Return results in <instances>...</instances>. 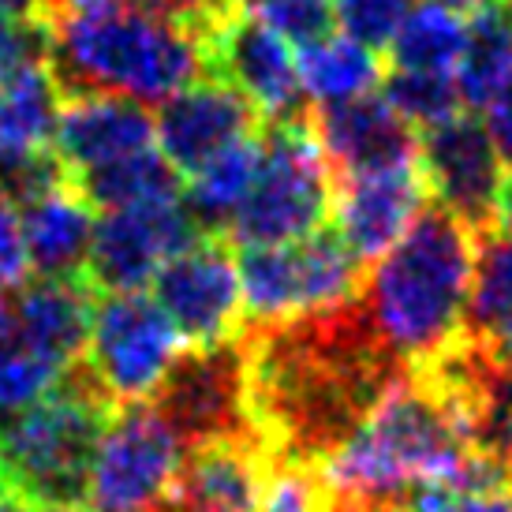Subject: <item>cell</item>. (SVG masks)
<instances>
[{"label":"cell","instance_id":"obj_1","mask_svg":"<svg viewBox=\"0 0 512 512\" xmlns=\"http://www.w3.org/2000/svg\"><path fill=\"white\" fill-rule=\"evenodd\" d=\"M247 404L281 464L322 468L408 367L374 341L359 296L273 326H243Z\"/></svg>","mask_w":512,"mask_h":512},{"label":"cell","instance_id":"obj_2","mask_svg":"<svg viewBox=\"0 0 512 512\" xmlns=\"http://www.w3.org/2000/svg\"><path fill=\"white\" fill-rule=\"evenodd\" d=\"M318 471L329 490L367 509L393 505L415 483L456 490L509 483L498 456L479 445L468 404L430 370H404Z\"/></svg>","mask_w":512,"mask_h":512},{"label":"cell","instance_id":"obj_3","mask_svg":"<svg viewBox=\"0 0 512 512\" xmlns=\"http://www.w3.org/2000/svg\"><path fill=\"white\" fill-rule=\"evenodd\" d=\"M475 262L479 240L464 221L441 206L419 214L359 292V311L385 356L419 370L464 344Z\"/></svg>","mask_w":512,"mask_h":512},{"label":"cell","instance_id":"obj_4","mask_svg":"<svg viewBox=\"0 0 512 512\" xmlns=\"http://www.w3.org/2000/svg\"><path fill=\"white\" fill-rule=\"evenodd\" d=\"M49 72L60 94H116L161 105L210 72V49L143 0L49 19Z\"/></svg>","mask_w":512,"mask_h":512},{"label":"cell","instance_id":"obj_5","mask_svg":"<svg viewBox=\"0 0 512 512\" xmlns=\"http://www.w3.org/2000/svg\"><path fill=\"white\" fill-rule=\"evenodd\" d=\"M113 412L83 367H72L45 400L0 419V490L27 505H79L86 475Z\"/></svg>","mask_w":512,"mask_h":512},{"label":"cell","instance_id":"obj_6","mask_svg":"<svg viewBox=\"0 0 512 512\" xmlns=\"http://www.w3.org/2000/svg\"><path fill=\"white\" fill-rule=\"evenodd\" d=\"M333 206L337 176L329 169L311 124H266L255 187L225 232L243 247L307 240L326 228Z\"/></svg>","mask_w":512,"mask_h":512},{"label":"cell","instance_id":"obj_7","mask_svg":"<svg viewBox=\"0 0 512 512\" xmlns=\"http://www.w3.org/2000/svg\"><path fill=\"white\" fill-rule=\"evenodd\" d=\"M243 326H273L303 314L344 307L363 292V262L337 232H314L307 240L243 247Z\"/></svg>","mask_w":512,"mask_h":512},{"label":"cell","instance_id":"obj_8","mask_svg":"<svg viewBox=\"0 0 512 512\" xmlns=\"http://www.w3.org/2000/svg\"><path fill=\"white\" fill-rule=\"evenodd\" d=\"M184 356V337L172 318L143 292H101L90 318L83 374L109 408L143 404L161 389Z\"/></svg>","mask_w":512,"mask_h":512},{"label":"cell","instance_id":"obj_9","mask_svg":"<svg viewBox=\"0 0 512 512\" xmlns=\"http://www.w3.org/2000/svg\"><path fill=\"white\" fill-rule=\"evenodd\" d=\"M187 453L184 438L154 404L116 408L101 427L86 475L90 512H172Z\"/></svg>","mask_w":512,"mask_h":512},{"label":"cell","instance_id":"obj_10","mask_svg":"<svg viewBox=\"0 0 512 512\" xmlns=\"http://www.w3.org/2000/svg\"><path fill=\"white\" fill-rule=\"evenodd\" d=\"M154 397V408L187 449L225 438H258L247 404V359L240 337L184 352Z\"/></svg>","mask_w":512,"mask_h":512},{"label":"cell","instance_id":"obj_11","mask_svg":"<svg viewBox=\"0 0 512 512\" xmlns=\"http://www.w3.org/2000/svg\"><path fill=\"white\" fill-rule=\"evenodd\" d=\"M202 236L184 195L135 202L124 210H105L94 225L86 285L101 292H143L165 262Z\"/></svg>","mask_w":512,"mask_h":512},{"label":"cell","instance_id":"obj_12","mask_svg":"<svg viewBox=\"0 0 512 512\" xmlns=\"http://www.w3.org/2000/svg\"><path fill=\"white\" fill-rule=\"evenodd\" d=\"M157 307L169 314L180 337L195 348L236 341L243 329L240 262L228 251L225 236L202 232L154 277Z\"/></svg>","mask_w":512,"mask_h":512},{"label":"cell","instance_id":"obj_13","mask_svg":"<svg viewBox=\"0 0 512 512\" xmlns=\"http://www.w3.org/2000/svg\"><path fill=\"white\" fill-rule=\"evenodd\" d=\"M419 169L427 191L438 199L445 214L479 236L498 225V199L505 187V161L494 150L483 120L453 116L419 139Z\"/></svg>","mask_w":512,"mask_h":512},{"label":"cell","instance_id":"obj_14","mask_svg":"<svg viewBox=\"0 0 512 512\" xmlns=\"http://www.w3.org/2000/svg\"><path fill=\"white\" fill-rule=\"evenodd\" d=\"M210 72L236 86L266 124L307 120V94L288 42L258 15L236 12L210 49Z\"/></svg>","mask_w":512,"mask_h":512},{"label":"cell","instance_id":"obj_15","mask_svg":"<svg viewBox=\"0 0 512 512\" xmlns=\"http://www.w3.org/2000/svg\"><path fill=\"white\" fill-rule=\"evenodd\" d=\"M157 146L176 172L202 169L210 157L266 128L251 101L225 79H199L161 101L154 116Z\"/></svg>","mask_w":512,"mask_h":512},{"label":"cell","instance_id":"obj_16","mask_svg":"<svg viewBox=\"0 0 512 512\" xmlns=\"http://www.w3.org/2000/svg\"><path fill=\"white\" fill-rule=\"evenodd\" d=\"M307 124L337 180L419 165V135L385 98L363 94L337 105H318Z\"/></svg>","mask_w":512,"mask_h":512},{"label":"cell","instance_id":"obj_17","mask_svg":"<svg viewBox=\"0 0 512 512\" xmlns=\"http://www.w3.org/2000/svg\"><path fill=\"white\" fill-rule=\"evenodd\" d=\"M157 143L150 109L116 94H64L53 131V154L68 176L105 169Z\"/></svg>","mask_w":512,"mask_h":512},{"label":"cell","instance_id":"obj_18","mask_svg":"<svg viewBox=\"0 0 512 512\" xmlns=\"http://www.w3.org/2000/svg\"><path fill=\"white\" fill-rule=\"evenodd\" d=\"M427 180L419 165L344 176L337 184V236L359 262L382 258L427 210Z\"/></svg>","mask_w":512,"mask_h":512},{"label":"cell","instance_id":"obj_19","mask_svg":"<svg viewBox=\"0 0 512 512\" xmlns=\"http://www.w3.org/2000/svg\"><path fill=\"white\" fill-rule=\"evenodd\" d=\"M273 464V453L258 438L199 445L184 460L172 512H258Z\"/></svg>","mask_w":512,"mask_h":512},{"label":"cell","instance_id":"obj_20","mask_svg":"<svg viewBox=\"0 0 512 512\" xmlns=\"http://www.w3.org/2000/svg\"><path fill=\"white\" fill-rule=\"evenodd\" d=\"M15 206L23 217L34 273L57 277V281H86V258H90L98 217H94V206L83 199V191L72 184V176H60Z\"/></svg>","mask_w":512,"mask_h":512},{"label":"cell","instance_id":"obj_21","mask_svg":"<svg viewBox=\"0 0 512 512\" xmlns=\"http://www.w3.org/2000/svg\"><path fill=\"white\" fill-rule=\"evenodd\" d=\"M15 337L34 348L42 359L57 363L64 374L79 367L90 341L94 299L86 281H57L38 277L15 288Z\"/></svg>","mask_w":512,"mask_h":512},{"label":"cell","instance_id":"obj_22","mask_svg":"<svg viewBox=\"0 0 512 512\" xmlns=\"http://www.w3.org/2000/svg\"><path fill=\"white\" fill-rule=\"evenodd\" d=\"M60 101L64 94L49 72V60L0 83V172L53 150Z\"/></svg>","mask_w":512,"mask_h":512},{"label":"cell","instance_id":"obj_23","mask_svg":"<svg viewBox=\"0 0 512 512\" xmlns=\"http://www.w3.org/2000/svg\"><path fill=\"white\" fill-rule=\"evenodd\" d=\"M468 341L501 363H512V232L505 228H494L490 240L479 243Z\"/></svg>","mask_w":512,"mask_h":512},{"label":"cell","instance_id":"obj_24","mask_svg":"<svg viewBox=\"0 0 512 512\" xmlns=\"http://www.w3.org/2000/svg\"><path fill=\"white\" fill-rule=\"evenodd\" d=\"M258 161H262V131L251 139H240L228 150H221L217 157H210L202 169H195L187 176V210L199 221L202 232L214 228V236L221 228H228V221L236 217V210L243 206V199L251 195L258 176Z\"/></svg>","mask_w":512,"mask_h":512},{"label":"cell","instance_id":"obj_25","mask_svg":"<svg viewBox=\"0 0 512 512\" xmlns=\"http://www.w3.org/2000/svg\"><path fill=\"white\" fill-rule=\"evenodd\" d=\"M468 45V19L438 0L415 4L389 45V60L400 72H453Z\"/></svg>","mask_w":512,"mask_h":512},{"label":"cell","instance_id":"obj_26","mask_svg":"<svg viewBox=\"0 0 512 512\" xmlns=\"http://www.w3.org/2000/svg\"><path fill=\"white\" fill-rule=\"evenodd\" d=\"M299 86L303 94L318 105H337V101L363 98L382 79L378 57L348 38H322V42L299 49Z\"/></svg>","mask_w":512,"mask_h":512},{"label":"cell","instance_id":"obj_27","mask_svg":"<svg viewBox=\"0 0 512 512\" xmlns=\"http://www.w3.org/2000/svg\"><path fill=\"white\" fill-rule=\"evenodd\" d=\"M512 83V30L501 8L486 4L468 19V45L456 64L460 98L471 109H486Z\"/></svg>","mask_w":512,"mask_h":512},{"label":"cell","instance_id":"obj_28","mask_svg":"<svg viewBox=\"0 0 512 512\" xmlns=\"http://www.w3.org/2000/svg\"><path fill=\"white\" fill-rule=\"evenodd\" d=\"M72 184L83 191V199L94 210H124L135 202L150 199H169V195H184L180 191V172L172 169L161 150H143V154H131L124 161H113L105 169L83 172L72 176Z\"/></svg>","mask_w":512,"mask_h":512},{"label":"cell","instance_id":"obj_29","mask_svg":"<svg viewBox=\"0 0 512 512\" xmlns=\"http://www.w3.org/2000/svg\"><path fill=\"white\" fill-rule=\"evenodd\" d=\"M385 101L397 109L412 128H438L445 120L460 116L464 98L453 72H400L385 79Z\"/></svg>","mask_w":512,"mask_h":512},{"label":"cell","instance_id":"obj_30","mask_svg":"<svg viewBox=\"0 0 512 512\" xmlns=\"http://www.w3.org/2000/svg\"><path fill=\"white\" fill-rule=\"evenodd\" d=\"M60 382H64V370L15 337L0 352V419L45 400Z\"/></svg>","mask_w":512,"mask_h":512},{"label":"cell","instance_id":"obj_31","mask_svg":"<svg viewBox=\"0 0 512 512\" xmlns=\"http://www.w3.org/2000/svg\"><path fill=\"white\" fill-rule=\"evenodd\" d=\"M415 0H333V23L348 42L378 53L389 49Z\"/></svg>","mask_w":512,"mask_h":512},{"label":"cell","instance_id":"obj_32","mask_svg":"<svg viewBox=\"0 0 512 512\" xmlns=\"http://www.w3.org/2000/svg\"><path fill=\"white\" fill-rule=\"evenodd\" d=\"M258 19L277 30L288 45H307L329 38L333 23V0H255Z\"/></svg>","mask_w":512,"mask_h":512},{"label":"cell","instance_id":"obj_33","mask_svg":"<svg viewBox=\"0 0 512 512\" xmlns=\"http://www.w3.org/2000/svg\"><path fill=\"white\" fill-rule=\"evenodd\" d=\"M30 251L23 236V217L4 191H0V288H23L30 281Z\"/></svg>","mask_w":512,"mask_h":512},{"label":"cell","instance_id":"obj_34","mask_svg":"<svg viewBox=\"0 0 512 512\" xmlns=\"http://www.w3.org/2000/svg\"><path fill=\"white\" fill-rule=\"evenodd\" d=\"M49 60V27H15L0 23V83L30 64Z\"/></svg>","mask_w":512,"mask_h":512},{"label":"cell","instance_id":"obj_35","mask_svg":"<svg viewBox=\"0 0 512 512\" xmlns=\"http://www.w3.org/2000/svg\"><path fill=\"white\" fill-rule=\"evenodd\" d=\"M483 113H486V120H483L486 135H490L494 150H498L501 161H505V169L512 172V83L486 105Z\"/></svg>","mask_w":512,"mask_h":512},{"label":"cell","instance_id":"obj_36","mask_svg":"<svg viewBox=\"0 0 512 512\" xmlns=\"http://www.w3.org/2000/svg\"><path fill=\"white\" fill-rule=\"evenodd\" d=\"M453 512H512V486L494 483V486L468 490V494L456 498Z\"/></svg>","mask_w":512,"mask_h":512},{"label":"cell","instance_id":"obj_37","mask_svg":"<svg viewBox=\"0 0 512 512\" xmlns=\"http://www.w3.org/2000/svg\"><path fill=\"white\" fill-rule=\"evenodd\" d=\"M53 0H0V23L15 27H49Z\"/></svg>","mask_w":512,"mask_h":512},{"label":"cell","instance_id":"obj_38","mask_svg":"<svg viewBox=\"0 0 512 512\" xmlns=\"http://www.w3.org/2000/svg\"><path fill=\"white\" fill-rule=\"evenodd\" d=\"M15 341V307L8 288H0V352Z\"/></svg>","mask_w":512,"mask_h":512},{"label":"cell","instance_id":"obj_39","mask_svg":"<svg viewBox=\"0 0 512 512\" xmlns=\"http://www.w3.org/2000/svg\"><path fill=\"white\" fill-rule=\"evenodd\" d=\"M494 228H505L512 232V172L505 176V187H501V199H498V225Z\"/></svg>","mask_w":512,"mask_h":512},{"label":"cell","instance_id":"obj_40","mask_svg":"<svg viewBox=\"0 0 512 512\" xmlns=\"http://www.w3.org/2000/svg\"><path fill=\"white\" fill-rule=\"evenodd\" d=\"M438 4H445V8H453V12H479V8H486L490 0H438Z\"/></svg>","mask_w":512,"mask_h":512},{"label":"cell","instance_id":"obj_41","mask_svg":"<svg viewBox=\"0 0 512 512\" xmlns=\"http://www.w3.org/2000/svg\"><path fill=\"white\" fill-rule=\"evenodd\" d=\"M15 512H90L83 505H27V509H15Z\"/></svg>","mask_w":512,"mask_h":512},{"label":"cell","instance_id":"obj_42","mask_svg":"<svg viewBox=\"0 0 512 512\" xmlns=\"http://www.w3.org/2000/svg\"><path fill=\"white\" fill-rule=\"evenodd\" d=\"M505 19H509V30H512V4L505 8Z\"/></svg>","mask_w":512,"mask_h":512},{"label":"cell","instance_id":"obj_43","mask_svg":"<svg viewBox=\"0 0 512 512\" xmlns=\"http://www.w3.org/2000/svg\"><path fill=\"white\" fill-rule=\"evenodd\" d=\"M0 505H8V498H4V490H0Z\"/></svg>","mask_w":512,"mask_h":512},{"label":"cell","instance_id":"obj_44","mask_svg":"<svg viewBox=\"0 0 512 512\" xmlns=\"http://www.w3.org/2000/svg\"><path fill=\"white\" fill-rule=\"evenodd\" d=\"M236 4H255V0H236Z\"/></svg>","mask_w":512,"mask_h":512}]
</instances>
